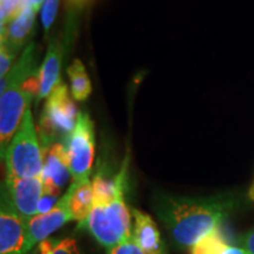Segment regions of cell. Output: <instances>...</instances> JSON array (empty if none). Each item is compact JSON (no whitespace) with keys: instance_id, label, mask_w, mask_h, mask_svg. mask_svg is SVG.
<instances>
[{"instance_id":"cell-1","label":"cell","mask_w":254,"mask_h":254,"mask_svg":"<svg viewBox=\"0 0 254 254\" xmlns=\"http://www.w3.org/2000/svg\"><path fill=\"white\" fill-rule=\"evenodd\" d=\"M232 206L231 200L222 198L164 196L158 202L157 212L177 245L192 249L202 238L220 227Z\"/></svg>"},{"instance_id":"cell-2","label":"cell","mask_w":254,"mask_h":254,"mask_svg":"<svg viewBox=\"0 0 254 254\" xmlns=\"http://www.w3.org/2000/svg\"><path fill=\"white\" fill-rule=\"evenodd\" d=\"M37 53L30 44L14 63L8 74L1 79L0 92V152L4 157L9 142L20 127L25 113L34 94L25 86V81L37 71Z\"/></svg>"},{"instance_id":"cell-3","label":"cell","mask_w":254,"mask_h":254,"mask_svg":"<svg viewBox=\"0 0 254 254\" xmlns=\"http://www.w3.org/2000/svg\"><path fill=\"white\" fill-rule=\"evenodd\" d=\"M126 166L114 178V194L109 201H94L90 217L84 224L101 246L111 249L132 236V213L125 202ZM82 226V227H84Z\"/></svg>"},{"instance_id":"cell-4","label":"cell","mask_w":254,"mask_h":254,"mask_svg":"<svg viewBox=\"0 0 254 254\" xmlns=\"http://www.w3.org/2000/svg\"><path fill=\"white\" fill-rule=\"evenodd\" d=\"M44 158L45 153L28 107L20 127L2 157L6 165V178L41 177Z\"/></svg>"},{"instance_id":"cell-5","label":"cell","mask_w":254,"mask_h":254,"mask_svg":"<svg viewBox=\"0 0 254 254\" xmlns=\"http://www.w3.org/2000/svg\"><path fill=\"white\" fill-rule=\"evenodd\" d=\"M79 112L68 95V90L60 81L47 97L39 122V140L44 153L53 144H65L77 124Z\"/></svg>"},{"instance_id":"cell-6","label":"cell","mask_w":254,"mask_h":254,"mask_svg":"<svg viewBox=\"0 0 254 254\" xmlns=\"http://www.w3.org/2000/svg\"><path fill=\"white\" fill-rule=\"evenodd\" d=\"M73 182L88 179L94 160V125L87 113L79 112L77 124L65 144Z\"/></svg>"},{"instance_id":"cell-7","label":"cell","mask_w":254,"mask_h":254,"mask_svg":"<svg viewBox=\"0 0 254 254\" xmlns=\"http://www.w3.org/2000/svg\"><path fill=\"white\" fill-rule=\"evenodd\" d=\"M31 251L26 220L12 205L2 185L0 204V254H28Z\"/></svg>"},{"instance_id":"cell-8","label":"cell","mask_w":254,"mask_h":254,"mask_svg":"<svg viewBox=\"0 0 254 254\" xmlns=\"http://www.w3.org/2000/svg\"><path fill=\"white\" fill-rule=\"evenodd\" d=\"M2 185L12 205L25 220L38 213V205L44 193L43 178H6Z\"/></svg>"},{"instance_id":"cell-9","label":"cell","mask_w":254,"mask_h":254,"mask_svg":"<svg viewBox=\"0 0 254 254\" xmlns=\"http://www.w3.org/2000/svg\"><path fill=\"white\" fill-rule=\"evenodd\" d=\"M69 195L71 193L67 190L51 211L36 214L26 221L32 249L39 245L41 241L49 239L51 234L62 228L66 222L74 220L69 211Z\"/></svg>"},{"instance_id":"cell-10","label":"cell","mask_w":254,"mask_h":254,"mask_svg":"<svg viewBox=\"0 0 254 254\" xmlns=\"http://www.w3.org/2000/svg\"><path fill=\"white\" fill-rule=\"evenodd\" d=\"M45 153L43 174H41L44 193L59 196L62 189L68 182L69 177H72L69 171L67 150L63 142H57L45 151Z\"/></svg>"},{"instance_id":"cell-11","label":"cell","mask_w":254,"mask_h":254,"mask_svg":"<svg viewBox=\"0 0 254 254\" xmlns=\"http://www.w3.org/2000/svg\"><path fill=\"white\" fill-rule=\"evenodd\" d=\"M36 14L37 12L32 8L27 0V4L25 5L23 11L11 23L1 28V45H5L14 55H18L19 51L23 49L24 44L31 37Z\"/></svg>"},{"instance_id":"cell-12","label":"cell","mask_w":254,"mask_h":254,"mask_svg":"<svg viewBox=\"0 0 254 254\" xmlns=\"http://www.w3.org/2000/svg\"><path fill=\"white\" fill-rule=\"evenodd\" d=\"M132 217L134 219L132 236L142 252L145 254H164L160 232L151 215L139 209H132Z\"/></svg>"},{"instance_id":"cell-13","label":"cell","mask_w":254,"mask_h":254,"mask_svg":"<svg viewBox=\"0 0 254 254\" xmlns=\"http://www.w3.org/2000/svg\"><path fill=\"white\" fill-rule=\"evenodd\" d=\"M63 55V44L59 40L51 41L45 58H44L43 65L39 69L40 90L37 97V101L49 97L53 88L60 82L59 74L60 68H62Z\"/></svg>"},{"instance_id":"cell-14","label":"cell","mask_w":254,"mask_h":254,"mask_svg":"<svg viewBox=\"0 0 254 254\" xmlns=\"http://www.w3.org/2000/svg\"><path fill=\"white\" fill-rule=\"evenodd\" d=\"M68 190L71 193L68 202L69 211L73 215V219L78 221L79 226L82 227L93 208V184L90 182V179L82 180V182H72Z\"/></svg>"},{"instance_id":"cell-15","label":"cell","mask_w":254,"mask_h":254,"mask_svg":"<svg viewBox=\"0 0 254 254\" xmlns=\"http://www.w3.org/2000/svg\"><path fill=\"white\" fill-rule=\"evenodd\" d=\"M190 254H249L239 246L228 244L220 234V230H215L202 238L190 249Z\"/></svg>"},{"instance_id":"cell-16","label":"cell","mask_w":254,"mask_h":254,"mask_svg":"<svg viewBox=\"0 0 254 254\" xmlns=\"http://www.w3.org/2000/svg\"><path fill=\"white\" fill-rule=\"evenodd\" d=\"M67 73L71 80L73 99L78 101L86 100L92 92V85L84 64L80 60L75 59L67 68Z\"/></svg>"},{"instance_id":"cell-17","label":"cell","mask_w":254,"mask_h":254,"mask_svg":"<svg viewBox=\"0 0 254 254\" xmlns=\"http://www.w3.org/2000/svg\"><path fill=\"white\" fill-rule=\"evenodd\" d=\"M36 254H79V251L77 243L72 238H65V239L49 238L38 245Z\"/></svg>"},{"instance_id":"cell-18","label":"cell","mask_w":254,"mask_h":254,"mask_svg":"<svg viewBox=\"0 0 254 254\" xmlns=\"http://www.w3.org/2000/svg\"><path fill=\"white\" fill-rule=\"evenodd\" d=\"M27 0H0V28H4L23 11Z\"/></svg>"},{"instance_id":"cell-19","label":"cell","mask_w":254,"mask_h":254,"mask_svg":"<svg viewBox=\"0 0 254 254\" xmlns=\"http://www.w3.org/2000/svg\"><path fill=\"white\" fill-rule=\"evenodd\" d=\"M59 8V0H45L41 11V23H43L45 34H49L50 28L55 23Z\"/></svg>"},{"instance_id":"cell-20","label":"cell","mask_w":254,"mask_h":254,"mask_svg":"<svg viewBox=\"0 0 254 254\" xmlns=\"http://www.w3.org/2000/svg\"><path fill=\"white\" fill-rule=\"evenodd\" d=\"M107 254H145L135 243L133 236L123 239L111 249H107Z\"/></svg>"},{"instance_id":"cell-21","label":"cell","mask_w":254,"mask_h":254,"mask_svg":"<svg viewBox=\"0 0 254 254\" xmlns=\"http://www.w3.org/2000/svg\"><path fill=\"white\" fill-rule=\"evenodd\" d=\"M17 55L11 52L5 45H0V77L1 79L8 74L13 67V63Z\"/></svg>"},{"instance_id":"cell-22","label":"cell","mask_w":254,"mask_h":254,"mask_svg":"<svg viewBox=\"0 0 254 254\" xmlns=\"http://www.w3.org/2000/svg\"><path fill=\"white\" fill-rule=\"evenodd\" d=\"M59 196L53 195V194H49V193H43V196H41L39 205H38V213L37 214H41V213H46L55 207L57 202H58Z\"/></svg>"},{"instance_id":"cell-23","label":"cell","mask_w":254,"mask_h":254,"mask_svg":"<svg viewBox=\"0 0 254 254\" xmlns=\"http://www.w3.org/2000/svg\"><path fill=\"white\" fill-rule=\"evenodd\" d=\"M238 246L245 250L249 254H254V228L247 231L238 239Z\"/></svg>"},{"instance_id":"cell-24","label":"cell","mask_w":254,"mask_h":254,"mask_svg":"<svg viewBox=\"0 0 254 254\" xmlns=\"http://www.w3.org/2000/svg\"><path fill=\"white\" fill-rule=\"evenodd\" d=\"M93 0H66V6L71 13L74 12H80L87 6H90Z\"/></svg>"},{"instance_id":"cell-25","label":"cell","mask_w":254,"mask_h":254,"mask_svg":"<svg viewBox=\"0 0 254 254\" xmlns=\"http://www.w3.org/2000/svg\"><path fill=\"white\" fill-rule=\"evenodd\" d=\"M28 2H30L32 8H33L36 12H38L40 9V6L44 5L45 0H28Z\"/></svg>"},{"instance_id":"cell-26","label":"cell","mask_w":254,"mask_h":254,"mask_svg":"<svg viewBox=\"0 0 254 254\" xmlns=\"http://www.w3.org/2000/svg\"><path fill=\"white\" fill-rule=\"evenodd\" d=\"M249 196H250V199L252 200V201H254V180H253L252 185H251V187H250V190H249Z\"/></svg>"}]
</instances>
